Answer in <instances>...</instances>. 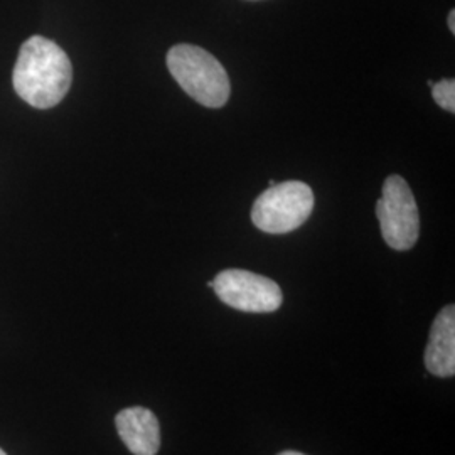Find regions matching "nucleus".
Here are the masks:
<instances>
[{"mask_svg":"<svg viewBox=\"0 0 455 455\" xmlns=\"http://www.w3.org/2000/svg\"><path fill=\"white\" fill-rule=\"evenodd\" d=\"M314 204L315 197L306 182H276L257 197L251 221L268 235H285L309 220Z\"/></svg>","mask_w":455,"mask_h":455,"instance_id":"obj_3","label":"nucleus"},{"mask_svg":"<svg viewBox=\"0 0 455 455\" xmlns=\"http://www.w3.org/2000/svg\"><path fill=\"white\" fill-rule=\"evenodd\" d=\"M71 82V61L54 41L33 36L22 44L12 73V84L24 101L34 108H52L68 95Z\"/></svg>","mask_w":455,"mask_h":455,"instance_id":"obj_1","label":"nucleus"},{"mask_svg":"<svg viewBox=\"0 0 455 455\" xmlns=\"http://www.w3.org/2000/svg\"><path fill=\"white\" fill-rule=\"evenodd\" d=\"M0 455H7V454H5V452H4V451H2V449H0Z\"/></svg>","mask_w":455,"mask_h":455,"instance_id":"obj_11","label":"nucleus"},{"mask_svg":"<svg viewBox=\"0 0 455 455\" xmlns=\"http://www.w3.org/2000/svg\"><path fill=\"white\" fill-rule=\"evenodd\" d=\"M212 291L229 307L253 314L275 312L283 302L282 289L274 280L240 268L218 274L212 280Z\"/></svg>","mask_w":455,"mask_h":455,"instance_id":"obj_5","label":"nucleus"},{"mask_svg":"<svg viewBox=\"0 0 455 455\" xmlns=\"http://www.w3.org/2000/svg\"><path fill=\"white\" fill-rule=\"evenodd\" d=\"M447 24H449V28H451V33H455V11H451L449 19H447Z\"/></svg>","mask_w":455,"mask_h":455,"instance_id":"obj_9","label":"nucleus"},{"mask_svg":"<svg viewBox=\"0 0 455 455\" xmlns=\"http://www.w3.org/2000/svg\"><path fill=\"white\" fill-rule=\"evenodd\" d=\"M432 97L435 103L443 110L454 114L455 112V82L451 78H443L439 83L432 84Z\"/></svg>","mask_w":455,"mask_h":455,"instance_id":"obj_8","label":"nucleus"},{"mask_svg":"<svg viewBox=\"0 0 455 455\" xmlns=\"http://www.w3.org/2000/svg\"><path fill=\"white\" fill-rule=\"evenodd\" d=\"M116 432L133 455H156L161 449V425L157 417L144 407L122 410L116 419Z\"/></svg>","mask_w":455,"mask_h":455,"instance_id":"obj_6","label":"nucleus"},{"mask_svg":"<svg viewBox=\"0 0 455 455\" xmlns=\"http://www.w3.org/2000/svg\"><path fill=\"white\" fill-rule=\"evenodd\" d=\"M278 455H306L300 454V452H295V451H285V452H280Z\"/></svg>","mask_w":455,"mask_h":455,"instance_id":"obj_10","label":"nucleus"},{"mask_svg":"<svg viewBox=\"0 0 455 455\" xmlns=\"http://www.w3.org/2000/svg\"><path fill=\"white\" fill-rule=\"evenodd\" d=\"M381 235L387 244L405 251L417 243L420 235V214L407 180L390 176L383 184V193L376 204Z\"/></svg>","mask_w":455,"mask_h":455,"instance_id":"obj_4","label":"nucleus"},{"mask_svg":"<svg viewBox=\"0 0 455 455\" xmlns=\"http://www.w3.org/2000/svg\"><path fill=\"white\" fill-rule=\"evenodd\" d=\"M427 370L439 378L455 374V307L440 310L430 329V339L425 349Z\"/></svg>","mask_w":455,"mask_h":455,"instance_id":"obj_7","label":"nucleus"},{"mask_svg":"<svg viewBox=\"0 0 455 455\" xmlns=\"http://www.w3.org/2000/svg\"><path fill=\"white\" fill-rule=\"evenodd\" d=\"M167 68L180 88L208 108H221L231 93L223 65L206 49L178 44L167 52Z\"/></svg>","mask_w":455,"mask_h":455,"instance_id":"obj_2","label":"nucleus"}]
</instances>
